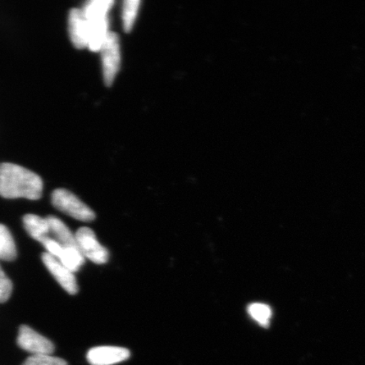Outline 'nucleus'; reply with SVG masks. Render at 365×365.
<instances>
[{
  "instance_id": "4468645a",
  "label": "nucleus",
  "mask_w": 365,
  "mask_h": 365,
  "mask_svg": "<svg viewBox=\"0 0 365 365\" xmlns=\"http://www.w3.org/2000/svg\"><path fill=\"white\" fill-rule=\"evenodd\" d=\"M140 0H126L123 4L122 20L125 33H130L138 15Z\"/></svg>"
},
{
  "instance_id": "ddd939ff",
  "label": "nucleus",
  "mask_w": 365,
  "mask_h": 365,
  "mask_svg": "<svg viewBox=\"0 0 365 365\" xmlns=\"http://www.w3.org/2000/svg\"><path fill=\"white\" fill-rule=\"evenodd\" d=\"M114 4L113 0H93L86 4L83 11L86 19L108 17L109 11Z\"/></svg>"
},
{
  "instance_id": "1a4fd4ad",
  "label": "nucleus",
  "mask_w": 365,
  "mask_h": 365,
  "mask_svg": "<svg viewBox=\"0 0 365 365\" xmlns=\"http://www.w3.org/2000/svg\"><path fill=\"white\" fill-rule=\"evenodd\" d=\"M46 219L49 226L50 238L56 240L63 249L78 248L75 235L61 219L54 216H48Z\"/></svg>"
},
{
  "instance_id": "20e7f679",
  "label": "nucleus",
  "mask_w": 365,
  "mask_h": 365,
  "mask_svg": "<svg viewBox=\"0 0 365 365\" xmlns=\"http://www.w3.org/2000/svg\"><path fill=\"white\" fill-rule=\"evenodd\" d=\"M77 246L84 258L91 262L102 264L108 261V251L99 243L95 232L89 227L79 228L75 235Z\"/></svg>"
},
{
  "instance_id": "dca6fc26",
  "label": "nucleus",
  "mask_w": 365,
  "mask_h": 365,
  "mask_svg": "<svg viewBox=\"0 0 365 365\" xmlns=\"http://www.w3.org/2000/svg\"><path fill=\"white\" fill-rule=\"evenodd\" d=\"M22 365H68L65 359L48 354L31 355Z\"/></svg>"
},
{
  "instance_id": "f03ea898",
  "label": "nucleus",
  "mask_w": 365,
  "mask_h": 365,
  "mask_svg": "<svg viewBox=\"0 0 365 365\" xmlns=\"http://www.w3.org/2000/svg\"><path fill=\"white\" fill-rule=\"evenodd\" d=\"M51 202L54 207L66 215L81 222H91L96 218V214L88 205L66 189H57L51 195Z\"/></svg>"
},
{
  "instance_id": "2eb2a0df",
  "label": "nucleus",
  "mask_w": 365,
  "mask_h": 365,
  "mask_svg": "<svg viewBox=\"0 0 365 365\" xmlns=\"http://www.w3.org/2000/svg\"><path fill=\"white\" fill-rule=\"evenodd\" d=\"M248 313L251 318L263 327H267L272 318V309L268 305L255 303L249 305Z\"/></svg>"
},
{
  "instance_id": "39448f33",
  "label": "nucleus",
  "mask_w": 365,
  "mask_h": 365,
  "mask_svg": "<svg viewBox=\"0 0 365 365\" xmlns=\"http://www.w3.org/2000/svg\"><path fill=\"white\" fill-rule=\"evenodd\" d=\"M17 345L22 350L26 351L31 355L48 354L54 352V344L51 341L36 332L29 326L20 327L17 336Z\"/></svg>"
},
{
  "instance_id": "f8f14e48",
  "label": "nucleus",
  "mask_w": 365,
  "mask_h": 365,
  "mask_svg": "<svg viewBox=\"0 0 365 365\" xmlns=\"http://www.w3.org/2000/svg\"><path fill=\"white\" fill-rule=\"evenodd\" d=\"M17 257V250L11 232L0 223V259L13 262Z\"/></svg>"
},
{
  "instance_id": "9b49d317",
  "label": "nucleus",
  "mask_w": 365,
  "mask_h": 365,
  "mask_svg": "<svg viewBox=\"0 0 365 365\" xmlns=\"http://www.w3.org/2000/svg\"><path fill=\"white\" fill-rule=\"evenodd\" d=\"M23 225L31 238L42 243L49 235V226L47 219L34 214H26L22 219Z\"/></svg>"
},
{
  "instance_id": "423d86ee",
  "label": "nucleus",
  "mask_w": 365,
  "mask_h": 365,
  "mask_svg": "<svg viewBox=\"0 0 365 365\" xmlns=\"http://www.w3.org/2000/svg\"><path fill=\"white\" fill-rule=\"evenodd\" d=\"M42 261L53 277L56 278L58 284L65 289L68 294L75 295L78 293L79 287L77 284L74 272L63 266L56 257L48 253H43Z\"/></svg>"
},
{
  "instance_id": "f3484780",
  "label": "nucleus",
  "mask_w": 365,
  "mask_h": 365,
  "mask_svg": "<svg viewBox=\"0 0 365 365\" xmlns=\"http://www.w3.org/2000/svg\"><path fill=\"white\" fill-rule=\"evenodd\" d=\"M12 291V282L0 266V304L6 303V301L10 299Z\"/></svg>"
},
{
  "instance_id": "7ed1b4c3",
  "label": "nucleus",
  "mask_w": 365,
  "mask_h": 365,
  "mask_svg": "<svg viewBox=\"0 0 365 365\" xmlns=\"http://www.w3.org/2000/svg\"><path fill=\"white\" fill-rule=\"evenodd\" d=\"M100 52L102 53L104 83L110 86L120 67V45L117 34L109 31Z\"/></svg>"
},
{
  "instance_id": "0eeeda50",
  "label": "nucleus",
  "mask_w": 365,
  "mask_h": 365,
  "mask_svg": "<svg viewBox=\"0 0 365 365\" xmlns=\"http://www.w3.org/2000/svg\"><path fill=\"white\" fill-rule=\"evenodd\" d=\"M130 357L129 349L120 346H96L88 351L86 359L91 365H113Z\"/></svg>"
},
{
  "instance_id": "6e6552de",
  "label": "nucleus",
  "mask_w": 365,
  "mask_h": 365,
  "mask_svg": "<svg viewBox=\"0 0 365 365\" xmlns=\"http://www.w3.org/2000/svg\"><path fill=\"white\" fill-rule=\"evenodd\" d=\"M68 34L76 48L83 49L88 45V21L83 11L72 9L68 14Z\"/></svg>"
},
{
  "instance_id": "9d476101",
  "label": "nucleus",
  "mask_w": 365,
  "mask_h": 365,
  "mask_svg": "<svg viewBox=\"0 0 365 365\" xmlns=\"http://www.w3.org/2000/svg\"><path fill=\"white\" fill-rule=\"evenodd\" d=\"M88 48L93 52H99L108 31V17L95 18L88 20Z\"/></svg>"
},
{
  "instance_id": "f257e3e1",
  "label": "nucleus",
  "mask_w": 365,
  "mask_h": 365,
  "mask_svg": "<svg viewBox=\"0 0 365 365\" xmlns=\"http://www.w3.org/2000/svg\"><path fill=\"white\" fill-rule=\"evenodd\" d=\"M43 182L36 173L17 164L0 163V196L6 199L42 197Z\"/></svg>"
}]
</instances>
